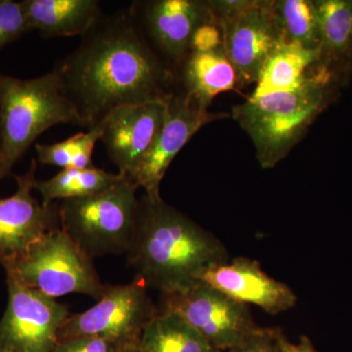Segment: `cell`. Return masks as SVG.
Listing matches in <instances>:
<instances>
[{
    "instance_id": "26",
    "label": "cell",
    "mask_w": 352,
    "mask_h": 352,
    "mask_svg": "<svg viewBox=\"0 0 352 352\" xmlns=\"http://www.w3.org/2000/svg\"><path fill=\"white\" fill-rule=\"evenodd\" d=\"M276 330L261 327L239 346L224 352H279Z\"/></svg>"
},
{
    "instance_id": "3",
    "label": "cell",
    "mask_w": 352,
    "mask_h": 352,
    "mask_svg": "<svg viewBox=\"0 0 352 352\" xmlns=\"http://www.w3.org/2000/svg\"><path fill=\"white\" fill-rule=\"evenodd\" d=\"M331 78L332 69L319 63L302 87L251 96L233 108L234 120L251 138L261 168H274L303 138L327 105Z\"/></svg>"
},
{
    "instance_id": "13",
    "label": "cell",
    "mask_w": 352,
    "mask_h": 352,
    "mask_svg": "<svg viewBox=\"0 0 352 352\" xmlns=\"http://www.w3.org/2000/svg\"><path fill=\"white\" fill-rule=\"evenodd\" d=\"M38 161L32 159L24 175H15L17 190L0 199V265L19 261L34 243L60 227L58 203L44 207L32 195Z\"/></svg>"
},
{
    "instance_id": "17",
    "label": "cell",
    "mask_w": 352,
    "mask_h": 352,
    "mask_svg": "<svg viewBox=\"0 0 352 352\" xmlns=\"http://www.w3.org/2000/svg\"><path fill=\"white\" fill-rule=\"evenodd\" d=\"M178 67L180 90L208 108L217 95L233 90L240 82L223 46L210 51H190Z\"/></svg>"
},
{
    "instance_id": "29",
    "label": "cell",
    "mask_w": 352,
    "mask_h": 352,
    "mask_svg": "<svg viewBox=\"0 0 352 352\" xmlns=\"http://www.w3.org/2000/svg\"><path fill=\"white\" fill-rule=\"evenodd\" d=\"M1 148H2L1 122H0V164H1Z\"/></svg>"
},
{
    "instance_id": "25",
    "label": "cell",
    "mask_w": 352,
    "mask_h": 352,
    "mask_svg": "<svg viewBox=\"0 0 352 352\" xmlns=\"http://www.w3.org/2000/svg\"><path fill=\"white\" fill-rule=\"evenodd\" d=\"M51 352H120L107 340L96 337H78L60 340Z\"/></svg>"
},
{
    "instance_id": "8",
    "label": "cell",
    "mask_w": 352,
    "mask_h": 352,
    "mask_svg": "<svg viewBox=\"0 0 352 352\" xmlns=\"http://www.w3.org/2000/svg\"><path fill=\"white\" fill-rule=\"evenodd\" d=\"M221 29L223 48L240 83L258 82L264 64L283 41L274 1H208Z\"/></svg>"
},
{
    "instance_id": "6",
    "label": "cell",
    "mask_w": 352,
    "mask_h": 352,
    "mask_svg": "<svg viewBox=\"0 0 352 352\" xmlns=\"http://www.w3.org/2000/svg\"><path fill=\"white\" fill-rule=\"evenodd\" d=\"M4 270L6 275L53 298L82 294L99 300L109 287L101 281L94 258L61 228L46 234Z\"/></svg>"
},
{
    "instance_id": "30",
    "label": "cell",
    "mask_w": 352,
    "mask_h": 352,
    "mask_svg": "<svg viewBox=\"0 0 352 352\" xmlns=\"http://www.w3.org/2000/svg\"><path fill=\"white\" fill-rule=\"evenodd\" d=\"M0 352H2V351H0Z\"/></svg>"
},
{
    "instance_id": "11",
    "label": "cell",
    "mask_w": 352,
    "mask_h": 352,
    "mask_svg": "<svg viewBox=\"0 0 352 352\" xmlns=\"http://www.w3.org/2000/svg\"><path fill=\"white\" fill-rule=\"evenodd\" d=\"M163 126L139 166L132 182L152 200L162 198L160 186L175 157L190 139L206 124L228 117L208 112L198 99L180 89H173L166 100Z\"/></svg>"
},
{
    "instance_id": "19",
    "label": "cell",
    "mask_w": 352,
    "mask_h": 352,
    "mask_svg": "<svg viewBox=\"0 0 352 352\" xmlns=\"http://www.w3.org/2000/svg\"><path fill=\"white\" fill-rule=\"evenodd\" d=\"M138 352H221L179 315L157 310L144 329Z\"/></svg>"
},
{
    "instance_id": "16",
    "label": "cell",
    "mask_w": 352,
    "mask_h": 352,
    "mask_svg": "<svg viewBox=\"0 0 352 352\" xmlns=\"http://www.w3.org/2000/svg\"><path fill=\"white\" fill-rule=\"evenodd\" d=\"M30 31L44 38L82 36L101 17L98 0H24Z\"/></svg>"
},
{
    "instance_id": "20",
    "label": "cell",
    "mask_w": 352,
    "mask_h": 352,
    "mask_svg": "<svg viewBox=\"0 0 352 352\" xmlns=\"http://www.w3.org/2000/svg\"><path fill=\"white\" fill-rule=\"evenodd\" d=\"M126 176L101 168L61 170L50 179L36 180L34 189L41 195L44 207L69 199L96 195L122 182Z\"/></svg>"
},
{
    "instance_id": "10",
    "label": "cell",
    "mask_w": 352,
    "mask_h": 352,
    "mask_svg": "<svg viewBox=\"0 0 352 352\" xmlns=\"http://www.w3.org/2000/svg\"><path fill=\"white\" fill-rule=\"evenodd\" d=\"M8 302L0 319V351L51 352L68 305L6 275Z\"/></svg>"
},
{
    "instance_id": "15",
    "label": "cell",
    "mask_w": 352,
    "mask_h": 352,
    "mask_svg": "<svg viewBox=\"0 0 352 352\" xmlns=\"http://www.w3.org/2000/svg\"><path fill=\"white\" fill-rule=\"evenodd\" d=\"M200 282L271 315L288 311L296 303L295 293L288 285L270 277L258 261L247 258H236L210 268L201 275Z\"/></svg>"
},
{
    "instance_id": "28",
    "label": "cell",
    "mask_w": 352,
    "mask_h": 352,
    "mask_svg": "<svg viewBox=\"0 0 352 352\" xmlns=\"http://www.w3.org/2000/svg\"><path fill=\"white\" fill-rule=\"evenodd\" d=\"M276 340L279 352H317L311 340L302 336L298 344L289 342L280 329L276 330Z\"/></svg>"
},
{
    "instance_id": "7",
    "label": "cell",
    "mask_w": 352,
    "mask_h": 352,
    "mask_svg": "<svg viewBox=\"0 0 352 352\" xmlns=\"http://www.w3.org/2000/svg\"><path fill=\"white\" fill-rule=\"evenodd\" d=\"M157 314L142 282L134 279L129 284L109 285L96 305L67 317L58 333V342L96 337L111 342L120 352H138L144 329Z\"/></svg>"
},
{
    "instance_id": "24",
    "label": "cell",
    "mask_w": 352,
    "mask_h": 352,
    "mask_svg": "<svg viewBox=\"0 0 352 352\" xmlns=\"http://www.w3.org/2000/svg\"><path fill=\"white\" fill-rule=\"evenodd\" d=\"M30 32L22 1L0 0V50Z\"/></svg>"
},
{
    "instance_id": "2",
    "label": "cell",
    "mask_w": 352,
    "mask_h": 352,
    "mask_svg": "<svg viewBox=\"0 0 352 352\" xmlns=\"http://www.w3.org/2000/svg\"><path fill=\"white\" fill-rule=\"evenodd\" d=\"M127 263L135 279L162 295L194 286L210 268L228 261L226 248L212 233L163 199L138 198Z\"/></svg>"
},
{
    "instance_id": "18",
    "label": "cell",
    "mask_w": 352,
    "mask_h": 352,
    "mask_svg": "<svg viewBox=\"0 0 352 352\" xmlns=\"http://www.w3.org/2000/svg\"><path fill=\"white\" fill-rule=\"evenodd\" d=\"M320 60V50L282 41L261 69L252 97L291 91L307 82Z\"/></svg>"
},
{
    "instance_id": "22",
    "label": "cell",
    "mask_w": 352,
    "mask_h": 352,
    "mask_svg": "<svg viewBox=\"0 0 352 352\" xmlns=\"http://www.w3.org/2000/svg\"><path fill=\"white\" fill-rule=\"evenodd\" d=\"M274 12L284 41L300 44L307 50H319L320 32L315 1H274Z\"/></svg>"
},
{
    "instance_id": "1",
    "label": "cell",
    "mask_w": 352,
    "mask_h": 352,
    "mask_svg": "<svg viewBox=\"0 0 352 352\" xmlns=\"http://www.w3.org/2000/svg\"><path fill=\"white\" fill-rule=\"evenodd\" d=\"M73 52L52 71L83 127L101 124L113 109L164 100L175 75L139 32L129 8L102 14Z\"/></svg>"
},
{
    "instance_id": "23",
    "label": "cell",
    "mask_w": 352,
    "mask_h": 352,
    "mask_svg": "<svg viewBox=\"0 0 352 352\" xmlns=\"http://www.w3.org/2000/svg\"><path fill=\"white\" fill-rule=\"evenodd\" d=\"M102 124L78 132L61 142L36 145V157L43 166H53L62 170L94 168V153L100 140Z\"/></svg>"
},
{
    "instance_id": "14",
    "label": "cell",
    "mask_w": 352,
    "mask_h": 352,
    "mask_svg": "<svg viewBox=\"0 0 352 352\" xmlns=\"http://www.w3.org/2000/svg\"><path fill=\"white\" fill-rule=\"evenodd\" d=\"M166 100L120 106L101 122L100 140L109 159L131 180L163 126Z\"/></svg>"
},
{
    "instance_id": "4",
    "label": "cell",
    "mask_w": 352,
    "mask_h": 352,
    "mask_svg": "<svg viewBox=\"0 0 352 352\" xmlns=\"http://www.w3.org/2000/svg\"><path fill=\"white\" fill-rule=\"evenodd\" d=\"M0 182L12 175L15 164L44 131L61 124L83 127L52 69L30 80L0 74Z\"/></svg>"
},
{
    "instance_id": "27",
    "label": "cell",
    "mask_w": 352,
    "mask_h": 352,
    "mask_svg": "<svg viewBox=\"0 0 352 352\" xmlns=\"http://www.w3.org/2000/svg\"><path fill=\"white\" fill-rule=\"evenodd\" d=\"M222 46L223 36L221 29L214 23H206L200 25L194 34L190 51H210Z\"/></svg>"
},
{
    "instance_id": "21",
    "label": "cell",
    "mask_w": 352,
    "mask_h": 352,
    "mask_svg": "<svg viewBox=\"0 0 352 352\" xmlns=\"http://www.w3.org/2000/svg\"><path fill=\"white\" fill-rule=\"evenodd\" d=\"M320 32L319 63L330 69L333 62L352 57V1H315Z\"/></svg>"
},
{
    "instance_id": "5",
    "label": "cell",
    "mask_w": 352,
    "mask_h": 352,
    "mask_svg": "<svg viewBox=\"0 0 352 352\" xmlns=\"http://www.w3.org/2000/svg\"><path fill=\"white\" fill-rule=\"evenodd\" d=\"M138 189L124 177L96 195L58 201L60 227L91 258L126 254L135 229Z\"/></svg>"
},
{
    "instance_id": "12",
    "label": "cell",
    "mask_w": 352,
    "mask_h": 352,
    "mask_svg": "<svg viewBox=\"0 0 352 352\" xmlns=\"http://www.w3.org/2000/svg\"><path fill=\"white\" fill-rule=\"evenodd\" d=\"M127 8L155 54L177 66L188 54L197 29L214 23L208 1L136 0Z\"/></svg>"
},
{
    "instance_id": "9",
    "label": "cell",
    "mask_w": 352,
    "mask_h": 352,
    "mask_svg": "<svg viewBox=\"0 0 352 352\" xmlns=\"http://www.w3.org/2000/svg\"><path fill=\"white\" fill-rule=\"evenodd\" d=\"M161 310L182 316L221 352L239 346L261 328L247 305L204 282L184 291L162 295Z\"/></svg>"
}]
</instances>
